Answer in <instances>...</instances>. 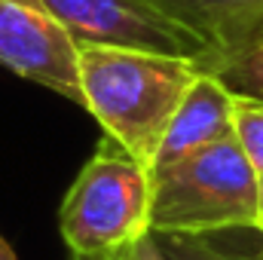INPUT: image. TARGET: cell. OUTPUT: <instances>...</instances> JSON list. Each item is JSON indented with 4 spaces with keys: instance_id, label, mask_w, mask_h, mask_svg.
<instances>
[{
    "instance_id": "cell-1",
    "label": "cell",
    "mask_w": 263,
    "mask_h": 260,
    "mask_svg": "<svg viewBox=\"0 0 263 260\" xmlns=\"http://www.w3.org/2000/svg\"><path fill=\"white\" fill-rule=\"evenodd\" d=\"M199 73V62L178 55L86 46L80 49L83 110L101 123L107 138L150 169L178 104Z\"/></svg>"
},
{
    "instance_id": "cell-2",
    "label": "cell",
    "mask_w": 263,
    "mask_h": 260,
    "mask_svg": "<svg viewBox=\"0 0 263 260\" xmlns=\"http://www.w3.org/2000/svg\"><path fill=\"white\" fill-rule=\"evenodd\" d=\"M150 181V233L156 236H211L254 227L257 172L236 138L153 169Z\"/></svg>"
},
{
    "instance_id": "cell-3",
    "label": "cell",
    "mask_w": 263,
    "mask_h": 260,
    "mask_svg": "<svg viewBox=\"0 0 263 260\" xmlns=\"http://www.w3.org/2000/svg\"><path fill=\"white\" fill-rule=\"evenodd\" d=\"M150 169L104 135L59 211L70 254L77 260H107L150 236Z\"/></svg>"
},
{
    "instance_id": "cell-4",
    "label": "cell",
    "mask_w": 263,
    "mask_h": 260,
    "mask_svg": "<svg viewBox=\"0 0 263 260\" xmlns=\"http://www.w3.org/2000/svg\"><path fill=\"white\" fill-rule=\"evenodd\" d=\"M49 15L73 37L80 49L86 46H117L162 52L199 62H208L205 43L190 31L175 25L150 0H40Z\"/></svg>"
},
{
    "instance_id": "cell-5",
    "label": "cell",
    "mask_w": 263,
    "mask_h": 260,
    "mask_svg": "<svg viewBox=\"0 0 263 260\" xmlns=\"http://www.w3.org/2000/svg\"><path fill=\"white\" fill-rule=\"evenodd\" d=\"M0 67L83 107L80 46L40 0H0Z\"/></svg>"
},
{
    "instance_id": "cell-6",
    "label": "cell",
    "mask_w": 263,
    "mask_h": 260,
    "mask_svg": "<svg viewBox=\"0 0 263 260\" xmlns=\"http://www.w3.org/2000/svg\"><path fill=\"white\" fill-rule=\"evenodd\" d=\"M233 114H236V95L214 73L202 70L196 83L187 89L184 101L178 104L168 129L162 135V144L156 150L150 172L162 169L187 153H196L202 147L230 141L233 138Z\"/></svg>"
},
{
    "instance_id": "cell-7",
    "label": "cell",
    "mask_w": 263,
    "mask_h": 260,
    "mask_svg": "<svg viewBox=\"0 0 263 260\" xmlns=\"http://www.w3.org/2000/svg\"><path fill=\"white\" fill-rule=\"evenodd\" d=\"M208 49V62L230 52L263 25V0H150ZM205 62V65H208ZM202 65V67H205Z\"/></svg>"
},
{
    "instance_id": "cell-8",
    "label": "cell",
    "mask_w": 263,
    "mask_h": 260,
    "mask_svg": "<svg viewBox=\"0 0 263 260\" xmlns=\"http://www.w3.org/2000/svg\"><path fill=\"white\" fill-rule=\"evenodd\" d=\"M202 70L214 73L236 98L263 101V25L239 40L230 52L211 59Z\"/></svg>"
},
{
    "instance_id": "cell-9",
    "label": "cell",
    "mask_w": 263,
    "mask_h": 260,
    "mask_svg": "<svg viewBox=\"0 0 263 260\" xmlns=\"http://www.w3.org/2000/svg\"><path fill=\"white\" fill-rule=\"evenodd\" d=\"M156 236V233H153ZM233 230L211 236H156L165 260H263V233L233 242Z\"/></svg>"
},
{
    "instance_id": "cell-10",
    "label": "cell",
    "mask_w": 263,
    "mask_h": 260,
    "mask_svg": "<svg viewBox=\"0 0 263 260\" xmlns=\"http://www.w3.org/2000/svg\"><path fill=\"white\" fill-rule=\"evenodd\" d=\"M233 138L251 169L263 172V101L251 98H236V114H233Z\"/></svg>"
},
{
    "instance_id": "cell-11",
    "label": "cell",
    "mask_w": 263,
    "mask_h": 260,
    "mask_svg": "<svg viewBox=\"0 0 263 260\" xmlns=\"http://www.w3.org/2000/svg\"><path fill=\"white\" fill-rule=\"evenodd\" d=\"M107 260H165V254H162V248H159L156 236L150 233V236L138 239L135 245L123 248V251H117L114 257H107Z\"/></svg>"
},
{
    "instance_id": "cell-12",
    "label": "cell",
    "mask_w": 263,
    "mask_h": 260,
    "mask_svg": "<svg viewBox=\"0 0 263 260\" xmlns=\"http://www.w3.org/2000/svg\"><path fill=\"white\" fill-rule=\"evenodd\" d=\"M254 230L263 233V172L257 175V214H254Z\"/></svg>"
},
{
    "instance_id": "cell-13",
    "label": "cell",
    "mask_w": 263,
    "mask_h": 260,
    "mask_svg": "<svg viewBox=\"0 0 263 260\" xmlns=\"http://www.w3.org/2000/svg\"><path fill=\"white\" fill-rule=\"evenodd\" d=\"M0 260H18V254L12 251V245L6 242V236L0 233Z\"/></svg>"
}]
</instances>
